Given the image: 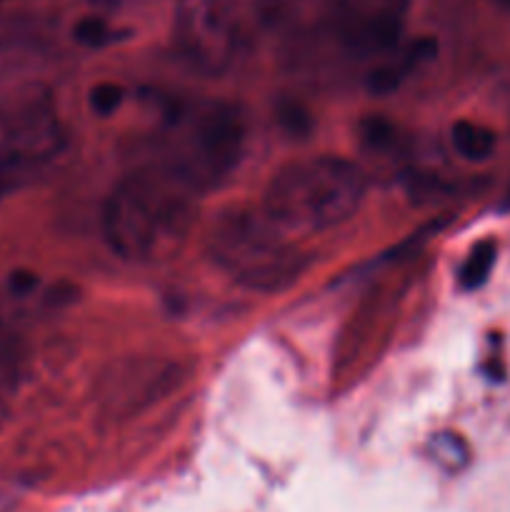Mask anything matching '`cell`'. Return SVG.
<instances>
[{"label": "cell", "instance_id": "obj_2", "mask_svg": "<svg viewBox=\"0 0 510 512\" xmlns=\"http://www.w3.org/2000/svg\"><path fill=\"white\" fill-rule=\"evenodd\" d=\"M365 193L368 178L353 160L313 155L273 173L260 208L290 235L325 233L348 223Z\"/></svg>", "mask_w": 510, "mask_h": 512}, {"label": "cell", "instance_id": "obj_4", "mask_svg": "<svg viewBox=\"0 0 510 512\" xmlns=\"http://www.w3.org/2000/svg\"><path fill=\"white\" fill-rule=\"evenodd\" d=\"M210 260L243 288L278 293L298 280L305 258L263 208H228L215 218L205 238Z\"/></svg>", "mask_w": 510, "mask_h": 512}, {"label": "cell", "instance_id": "obj_12", "mask_svg": "<svg viewBox=\"0 0 510 512\" xmlns=\"http://www.w3.org/2000/svg\"><path fill=\"white\" fill-rule=\"evenodd\" d=\"M430 458L438 468L448 470V473H460L463 468H468L470 463V448L465 443V438H460L458 433H438L430 438Z\"/></svg>", "mask_w": 510, "mask_h": 512}, {"label": "cell", "instance_id": "obj_11", "mask_svg": "<svg viewBox=\"0 0 510 512\" xmlns=\"http://www.w3.org/2000/svg\"><path fill=\"white\" fill-rule=\"evenodd\" d=\"M495 260H498V245L495 240H480L470 248V253L465 255V260L460 263L458 270V285L465 293H475V290L483 288L490 280V273L495 268Z\"/></svg>", "mask_w": 510, "mask_h": 512}, {"label": "cell", "instance_id": "obj_15", "mask_svg": "<svg viewBox=\"0 0 510 512\" xmlns=\"http://www.w3.org/2000/svg\"><path fill=\"white\" fill-rule=\"evenodd\" d=\"M10 508H13V500H10L8 493H3V490H0V512H8Z\"/></svg>", "mask_w": 510, "mask_h": 512}, {"label": "cell", "instance_id": "obj_9", "mask_svg": "<svg viewBox=\"0 0 510 512\" xmlns=\"http://www.w3.org/2000/svg\"><path fill=\"white\" fill-rule=\"evenodd\" d=\"M450 145H453V150L463 160L483 163V160H488L493 155L498 138H495V133L488 125H480L475 120H458L450 128Z\"/></svg>", "mask_w": 510, "mask_h": 512}, {"label": "cell", "instance_id": "obj_17", "mask_svg": "<svg viewBox=\"0 0 510 512\" xmlns=\"http://www.w3.org/2000/svg\"><path fill=\"white\" fill-rule=\"evenodd\" d=\"M505 208L510 210V188H508V193H505Z\"/></svg>", "mask_w": 510, "mask_h": 512}, {"label": "cell", "instance_id": "obj_1", "mask_svg": "<svg viewBox=\"0 0 510 512\" xmlns=\"http://www.w3.org/2000/svg\"><path fill=\"white\" fill-rule=\"evenodd\" d=\"M200 198L163 163L140 165L105 200V243L128 263H165L183 250Z\"/></svg>", "mask_w": 510, "mask_h": 512}, {"label": "cell", "instance_id": "obj_18", "mask_svg": "<svg viewBox=\"0 0 510 512\" xmlns=\"http://www.w3.org/2000/svg\"><path fill=\"white\" fill-rule=\"evenodd\" d=\"M0 3H3V0H0Z\"/></svg>", "mask_w": 510, "mask_h": 512}, {"label": "cell", "instance_id": "obj_6", "mask_svg": "<svg viewBox=\"0 0 510 512\" xmlns=\"http://www.w3.org/2000/svg\"><path fill=\"white\" fill-rule=\"evenodd\" d=\"M178 53L203 73H223L243 45V20L233 0H178L173 20Z\"/></svg>", "mask_w": 510, "mask_h": 512}, {"label": "cell", "instance_id": "obj_5", "mask_svg": "<svg viewBox=\"0 0 510 512\" xmlns=\"http://www.w3.org/2000/svg\"><path fill=\"white\" fill-rule=\"evenodd\" d=\"M65 143L68 130L45 90L0 95V198L33 185L63 155Z\"/></svg>", "mask_w": 510, "mask_h": 512}, {"label": "cell", "instance_id": "obj_14", "mask_svg": "<svg viewBox=\"0 0 510 512\" xmlns=\"http://www.w3.org/2000/svg\"><path fill=\"white\" fill-rule=\"evenodd\" d=\"M75 40L88 48H103V45L113 43L115 33L103 18H83L75 25Z\"/></svg>", "mask_w": 510, "mask_h": 512}, {"label": "cell", "instance_id": "obj_13", "mask_svg": "<svg viewBox=\"0 0 510 512\" xmlns=\"http://www.w3.org/2000/svg\"><path fill=\"white\" fill-rule=\"evenodd\" d=\"M125 100V90L120 88L118 83H110V80H105V83H98L90 88V95H88V103L90 108H93V113L98 115H113L115 110L123 105Z\"/></svg>", "mask_w": 510, "mask_h": 512}, {"label": "cell", "instance_id": "obj_10", "mask_svg": "<svg viewBox=\"0 0 510 512\" xmlns=\"http://www.w3.org/2000/svg\"><path fill=\"white\" fill-rule=\"evenodd\" d=\"M20 370V340L8 323L0 318V423L8 413Z\"/></svg>", "mask_w": 510, "mask_h": 512}, {"label": "cell", "instance_id": "obj_7", "mask_svg": "<svg viewBox=\"0 0 510 512\" xmlns=\"http://www.w3.org/2000/svg\"><path fill=\"white\" fill-rule=\"evenodd\" d=\"M338 38L365 58H385L400 45L410 0H328Z\"/></svg>", "mask_w": 510, "mask_h": 512}, {"label": "cell", "instance_id": "obj_16", "mask_svg": "<svg viewBox=\"0 0 510 512\" xmlns=\"http://www.w3.org/2000/svg\"><path fill=\"white\" fill-rule=\"evenodd\" d=\"M90 3H93V5H115L118 0H90Z\"/></svg>", "mask_w": 510, "mask_h": 512}, {"label": "cell", "instance_id": "obj_8", "mask_svg": "<svg viewBox=\"0 0 510 512\" xmlns=\"http://www.w3.org/2000/svg\"><path fill=\"white\" fill-rule=\"evenodd\" d=\"M390 58H385L378 68L370 73V90L373 93H390V90L398 88L420 63L430 60L435 55V43L430 38L415 40L408 48H395L393 53H388Z\"/></svg>", "mask_w": 510, "mask_h": 512}, {"label": "cell", "instance_id": "obj_3", "mask_svg": "<svg viewBox=\"0 0 510 512\" xmlns=\"http://www.w3.org/2000/svg\"><path fill=\"white\" fill-rule=\"evenodd\" d=\"M248 123L238 105L225 100H185L165 118L160 158L195 193L220 188L240 165Z\"/></svg>", "mask_w": 510, "mask_h": 512}]
</instances>
